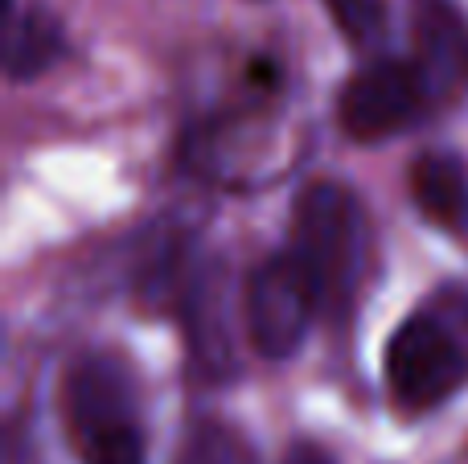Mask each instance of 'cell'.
Wrapping results in <instances>:
<instances>
[{
    "mask_svg": "<svg viewBox=\"0 0 468 464\" xmlns=\"http://www.w3.org/2000/svg\"><path fill=\"white\" fill-rule=\"evenodd\" d=\"M324 8L341 29V37L362 49L378 46L387 33V0H324Z\"/></svg>",
    "mask_w": 468,
    "mask_h": 464,
    "instance_id": "cell-10",
    "label": "cell"
},
{
    "mask_svg": "<svg viewBox=\"0 0 468 464\" xmlns=\"http://www.w3.org/2000/svg\"><path fill=\"white\" fill-rule=\"evenodd\" d=\"M428 87H423L415 62H374L366 70H357L341 90V128L349 132V140H382L403 132L407 123H415L428 107Z\"/></svg>",
    "mask_w": 468,
    "mask_h": 464,
    "instance_id": "cell-4",
    "label": "cell"
},
{
    "mask_svg": "<svg viewBox=\"0 0 468 464\" xmlns=\"http://www.w3.org/2000/svg\"><path fill=\"white\" fill-rule=\"evenodd\" d=\"M74 444L87 464H144V432L136 411H115L74 424Z\"/></svg>",
    "mask_w": 468,
    "mask_h": 464,
    "instance_id": "cell-9",
    "label": "cell"
},
{
    "mask_svg": "<svg viewBox=\"0 0 468 464\" xmlns=\"http://www.w3.org/2000/svg\"><path fill=\"white\" fill-rule=\"evenodd\" d=\"M242 309H247L250 345L263 358L283 362L304 345L308 325L321 312V304H316L313 279L300 268V259L292 251H280L250 271Z\"/></svg>",
    "mask_w": 468,
    "mask_h": 464,
    "instance_id": "cell-3",
    "label": "cell"
},
{
    "mask_svg": "<svg viewBox=\"0 0 468 464\" xmlns=\"http://www.w3.org/2000/svg\"><path fill=\"white\" fill-rule=\"evenodd\" d=\"M189 333H194V350L210 374H227L230 370V321L222 309V279L218 276H197L189 288Z\"/></svg>",
    "mask_w": 468,
    "mask_h": 464,
    "instance_id": "cell-8",
    "label": "cell"
},
{
    "mask_svg": "<svg viewBox=\"0 0 468 464\" xmlns=\"http://www.w3.org/2000/svg\"><path fill=\"white\" fill-rule=\"evenodd\" d=\"M411 197L423 218L468 235V161L456 153H423L411 164Z\"/></svg>",
    "mask_w": 468,
    "mask_h": 464,
    "instance_id": "cell-6",
    "label": "cell"
},
{
    "mask_svg": "<svg viewBox=\"0 0 468 464\" xmlns=\"http://www.w3.org/2000/svg\"><path fill=\"white\" fill-rule=\"evenodd\" d=\"M66 37L62 25L46 13V8L29 5L16 8L8 5V41H5V66L13 79H33V74H46L49 66L62 58Z\"/></svg>",
    "mask_w": 468,
    "mask_h": 464,
    "instance_id": "cell-7",
    "label": "cell"
},
{
    "mask_svg": "<svg viewBox=\"0 0 468 464\" xmlns=\"http://www.w3.org/2000/svg\"><path fill=\"white\" fill-rule=\"evenodd\" d=\"M292 235V255L313 279L321 312L341 317L366 271V214L357 194L341 181H313L296 202Z\"/></svg>",
    "mask_w": 468,
    "mask_h": 464,
    "instance_id": "cell-1",
    "label": "cell"
},
{
    "mask_svg": "<svg viewBox=\"0 0 468 464\" xmlns=\"http://www.w3.org/2000/svg\"><path fill=\"white\" fill-rule=\"evenodd\" d=\"M181 464H250V460L234 436L218 432V427H206V432H197L189 440V452Z\"/></svg>",
    "mask_w": 468,
    "mask_h": 464,
    "instance_id": "cell-11",
    "label": "cell"
},
{
    "mask_svg": "<svg viewBox=\"0 0 468 464\" xmlns=\"http://www.w3.org/2000/svg\"><path fill=\"white\" fill-rule=\"evenodd\" d=\"M468 378V342L456 321L440 312H415L387 342V386L399 407L428 411Z\"/></svg>",
    "mask_w": 468,
    "mask_h": 464,
    "instance_id": "cell-2",
    "label": "cell"
},
{
    "mask_svg": "<svg viewBox=\"0 0 468 464\" xmlns=\"http://www.w3.org/2000/svg\"><path fill=\"white\" fill-rule=\"evenodd\" d=\"M283 464H333V460L324 457L316 444H296V448L288 452V460H283Z\"/></svg>",
    "mask_w": 468,
    "mask_h": 464,
    "instance_id": "cell-12",
    "label": "cell"
},
{
    "mask_svg": "<svg viewBox=\"0 0 468 464\" xmlns=\"http://www.w3.org/2000/svg\"><path fill=\"white\" fill-rule=\"evenodd\" d=\"M415 70L431 103H448L468 90V16L452 0H415L411 8Z\"/></svg>",
    "mask_w": 468,
    "mask_h": 464,
    "instance_id": "cell-5",
    "label": "cell"
}]
</instances>
